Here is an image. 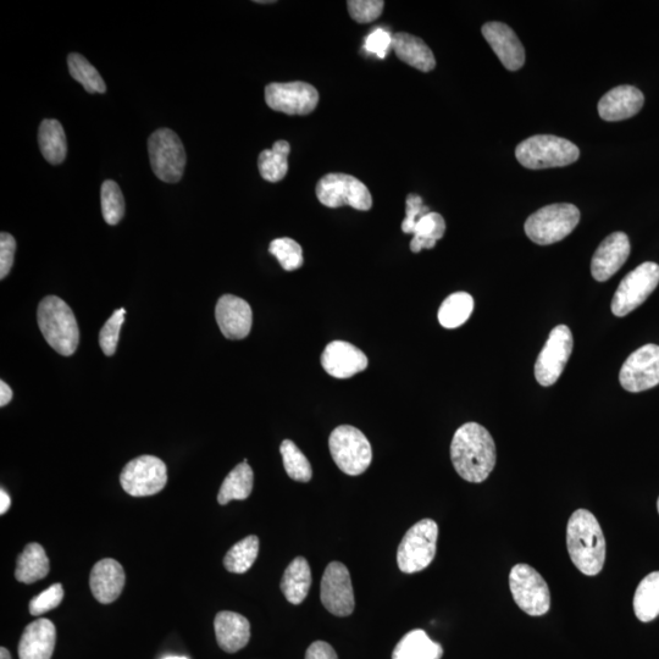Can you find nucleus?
I'll return each mask as SVG.
<instances>
[{
    "label": "nucleus",
    "instance_id": "nucleus-40",
    "mask_svg": "<svg viewBox=\"0 0 659 659\" xmlns=\"http://www.w3.org/2000/svg\"><path fill=\"white\" fill-rule=\"evenodd\" d=\"M126 309L120 308L104 324L99 334V345L105 356L112 357L118 347L121 328L125 321Z\"/></svg>",
    "mask_w": 659,
    "mask_h": 659
},
{
    "label": "nucleus",
    "instance_id": "nucleus-36",
    "mask_svg": "<svg viewBox=\"0 0 659 659\" xmlns=\"http://www.w3.org/2000/svg\"><path fill=\"white\" fill-rule=\"evenodd\" d=\"M71 77L81 83L88 93H104L107 86L98 70L81 54L71 53L68 57Z\"/></svg>",
    "mask_w": 659,
    "mask_h": 659
},
{
    "label": "nucleus",
    "instance_id": "nucleus-34",
    "mask_svg": "<svg viewBox=\"0 0 659 659\" xmlns=\"http://www.w3.org/2000/svg\"><path fill=\"white\" fill-rule=\"evenodd\" d=\"M445 232L446 221L441 214L430 212L424 215L414 227L411 251L413 253H419L424 248H434L437 241L441 240L443 235H445Z\"/></svg>",
    "mask_w": 659,
    "mask_h": 659
},
{
    "label": "nucleus",
    "instance_id": "nucleus-5",
    "mask_svg": "<svg viewBox=\"0 0 659 659\" xmlns=\"http://www.w3.org/2000/svg\"><path fill=\"white\" fill-rule=\"evenodd\" d=\"M580 221L574 204L557 203L537 210L526 220L525 234L540 246L553 245L572 234Z\"/></svg>",
    "mask_w": 659,
    "mask_h": 659
},
{
    "label": "nucleus",
    "instance_id": "nucleus-46",
    "mask_svg": "<svg viewBox=\"0 0 659 659\" xmlns=\"http://www.w3.org/2000/svg\"><path fill=\"white\" fill-rule=\"evenodd\" d=\"M306 659H339V657L328 642L315 641L308 647Z\"/></svg>",
    "mask_w": 659,
    "mask_h": 659
},
{
    "label": "nucleus",
    "instance_id": "nucleus-15",
    "mask_svg": "<svg viewBox=\"0 0 659 659\" xmlns=\"http://www.w3.org/2000/svg\"><path fill=\"white\" fill-rule=\"evenodd\" d=\"M320 598L323 605L336 617H348L356 607L351 574L345 564L331 562L321 579Z\"/></svg>",
    "mask_w": 659,
    "mask_h": 659
},
{
    "label": "nucleus",
    "instance_id": "nucleus-28",
    "mask_svg": "<svg viewBox=\"0 0 659 659\" xmlns=\"http://www.w3.org/2000/svg\"><path fill=\"white\" fill-rule=\"evenodd\" d=\"M51 563L40 544H29L16 562L15 578L20 583L33 584L47 577Z\"/></svg>",
    "mask_w": 659,
    "mask_h": 659
},
{
    "label": "nucleus",
    "instance_id": "nucleus-41",
    "mask_svg": "<svg viewBox=\"0 0 659 659\" xmlns=\"http://www.w3.org/2000/svg\"><path fill=\"white\" fill-rule=\"evenodd\" d=\"M384 5L382 0H351L347 3V8L354 21L370 24L380 18Z\"/></svg>",
    "mask_w": 659,
    "mask_h": 659
},
{
    "label": "nucleus",
    "instance_id": "nucleus-7",
    "mask_svg": "<svg viewBox=\"0 0 659 659\" xmlns=\"http://www.w3.org/2000/svg\"><path fill=\"white\" fill-rule=\"evenodd\" d=\"M329 448L337 467L350 476L367 472L373 461V450L367 436L351 425L337 426L332 431Z\"/></svg>",
    "mask_w": 659,
    "mask_h": 659
},
{
    "label": "nucleus",
    "instance_id": "nucleus-25",
    "mask_svg": "<svg viewBox=\"0 0 659 659\" xmlns=\"http://www.w3.org/2000/svg\"><path fill=\"white\" fill-rule=\"evenodd\" d=\"M392 49L403 63L411 65L412 68L423 73L435 69L436 59L433 51L418 37L406 32H398L392 36Z\"/></svg>",
    "mask_w": 659,
    "mask_h": 659
},
{
    "label": "nucleus",
    "instance_id": "nucleus-26",
    "mask_svg": "<svg viewBox=\"0 0 659 659\" xmlns=\"http://www.w3.org/2000/svg\"><path fill=\"white\" fill-rule=\"evenodd\" d=\"M312 586V570L304 557H297L286 568L281 580V591L291 605H301Z\"/></svg>",
    "mask_w": 659,
    "mask_h": 659
},
{
    "label": "nucleus",
    "instance_id": "nucleus-8",
    "mask_svg": "<svg viewBox=\"0 0 659 659\" xmlns=\"http://www.w3.org/2000/svg\"><path fill=\"white\" fill-rule=\"evenodd\" d=\"M513 600L531 617L544 616L551 607V592L546 580L529 564H517L509 574Z\"/></svg>",
    "mask_w": 659,
    "mask_h": 659
},
{
    "label": "nucleus",
    "instance_id": "nucleus-19",
    "mask_svg": "<svg viewBox=\"0 0 659 659\" xmlns=\"http://www.w3.org/2000/svg\"><path fill=\"white\" fill-rule=\"evenodd\" d=\"M215 318L226 339L243 340L251 332L252 308L240 297L232 295L221 297L215 308Z\"/></svg>",
    "mask_w": 659,
    "mask_h": 659
},
{
    "label": "nucleus",
    "instance_id": "nucleus-48",
    "mask_svg": "<svg viewBox=\"0 0 659 659\" xmlns=\"http://www.w3.org/2000/svg\"><path fill=\"white\" fill-rule=\"evenodd\" d=\"M11 500L7 492L3 489L0 490V514H5L9 511Z\"/></svg>",
    "mask_w": 659,
    "mask_h": 659
},
{
    "label": "nucleus",
    "instance_id": "nucleus-10",
    "mask_svg": "<svg viewBox=\"0 0 659 659\" xmlns=\"http://www.w3.org/2000/svg\"><path fill=\"white\" fill-rule=\"evenodd\" d=\"M317 197L329 208L352 207L368 212L373 207L369 188L357 177L347 174H328L317 185Z\"/></svg>",
    "mask_w": 659,
    "mask_h": 659
},
{
    "label": "nucleus",
    "instance_id": "nucleus-3",
    "mask_svg": "<svg viewBox=\"0 0 659 659\" xmlns=\"http://www.w3.org/2000/svg\"><path fill=\"white\" fill-rule=\"evenodd\" d=\"M37 321L48 345L64 357L73 356L79 347L80 330L73 312L62 298L48 296L37 310Z\"/></svg>",
    "mask_w": 659,
    "mask_h": 659
},
{
    "label": "nucleus",
    "instance_id": "nucleus-6",
    "mask_svg": "<svg viewBox=\"0 0 659 659\" xmlns=\"http://www.w3.org/2000/svg\"><path fill=\"white\" fill-rule=\"evenodd\" d=\"M439 539V525L433 519L414 524L403 536L397 551V564L402 573L422 572L433 563Z\"/></svg>",
    "mask_w": 659,
    "mask_h": 659
},
{
    "label": "nucleus",
    "instance_id": "nucleus-49",
    "mask_svg": "<svg viewBox=\"0 0 659 659\" xmlns=\"http://www.w3.org/2000/svg\"><path fill=\"white\" fill-rule=\"evenodd\" d=\"M0 659H11L10 652L9 650L5 649V647L0 649Z\"/></svg>",
    "mask_w": 659,
    "mask_h": 659
},
{
    "label": "nucleus",
    "instance_id": "nucleus-51",
    "mask_svg": "<svg viewBox=\"0 0 659 659\" xmlns=\"http://www.w3.org/2000/svg\"><path fill=\"white\" fill-rule=\"evenodd\" d=\"M256 3H258V4H270V3H274V2H269V0H258V2H256Z\"/></svg>",
    "mask_w": 659,
    "mask_h": 659
},
{
    "label": "nucleus",
    "instance_id": "nucleus-47",
    "mask_svg": "<svg viewBox=\"0 0 659 659\" xmlns=\"http://www.w3.org/2000/svg\"><path fill=\"white\" fill-rule=\"evenodd\" d=\"M11 400H13V391H11L8 384L0 381V407L7 406Z\"/></svg>",
    "mask_w": 659,
    "mask_h": 659
},
{
    "label": "nucleus",
    "instance_id": "nucleus-37",
    "mask_svg": "<svg viewBox=\"0 0 659 659\" xmlns=\"http://www.w3.org/2000/svg\"><path fill=\"white\" fill-rule=\"evenodd\" d=\"M282 461L287 475L298 483H309L313 470L306 456L291 440L282 441L280 446Z\"/></svg>",
    "mask_w": 659,
    "mask_h": 659
},
{
    "label": "nucleus",
    "instance_id": "nucleus-30",
    "mask_svg": "<svg viewBox=\"0 0 659 659\" xmlns=\"http://www.w3.org/2000/svg\"><path fill=\"white\" fill-rule=\"evenodd\" d=\"M254 474L251 465L241 463L226 476L220 487L218 502L226 506L231 501L247 500L253 491Z\"/></svg>",
    "mask_w": 659,
    "mask_h": 659
},
{
    "label": "nucleus",
    "instance_id": "nucleus-43",
    "mask_svg": "<svg viewBox=\"0 0 659 659\" xmlns=\"http://www.w3.org/2000/svg\"><path fill=\"white\" fill-rule=\"evenodd\" d=\"M430 213V208L425 207L423 198L418 195H409L406 199V219L402 223V231L404 234H413L415 225Z\"/></svg>",
    "mask_w": 659,
    "mask_h": 659
},
{
    "label": "nucleus",
    "instance_id": "nucleus-38",
    "mask_svg": "<svg viewBox=\"0 0 659 659\" xmlns=\"http://www.w3.org/2000/svg\"><path fill=\"white\" fill-rule=\"evenodd\" d=\"M102 214L105 223L119 224L125 214V199L123 192L115 181L107 180L101 188Z\"/></svg>",
    "mask_w": 659,
    "mask_h": 659
},
{
    "label": "nucleus",
    "instance_id": "nucleus-11",
    "mask_svg": "<svg viewBox=\"0 0 659 659\" xmlns=\"http://www.w3.org/2000/svg\"><path fill=\"white\" fill-rule=\"evenodd\" d=\"M659 284V265L646 262L625 276L614 293L612 313L618 318L634 312L646 302Z\"/></svg>",
    "mask_w": 659,
    "mask_h": 659
},
{
    "label": "nucleus",
    "instance_id": "nucleus-22",
    "mask_svg": "<svg viewBox=\"0 0 659 659\" xmlns=\"http://www.w3.org/2000/svg\"><path fill=\"white\" fill-rule=\"evenodd\" d=\"M90 586L94 598L103 605L118 600L125 586L123 566L115 559H102L92 569Z\"/></svg>",
    "mask_w": 659,
    "mask_h": 659
},
{
    "label": "nucleus",
    "instance_id": "nucleus-45",
    "mask_svg": "<svg viewBox=\"0 0 659 659\" xmlns=\"http://www.w3.org/2000/svg\"><path fill=\"white\" fill-rule=\"evenodd\" d=\"M365 49L371 54L384 59L392 49V36L384 29H376L370 33L365 41Z\"/></svg>",
    "mask_w": 659,
    "mask_h": 659
},
{
    "label": "nucleus",
    "instance_id": "nucleus-16",
    "mask_svg": "<svg viewBox=\"0 0 659 659\" xmlns=\"http://www.w3.org/2000/svg\"><path fill=\"white\" fill-rule=\"evenodd\" d=\"M620 385L629 392H642L659 385V346L639 348L623 364Z\"/></svg>",
    "mask_w": 659,
    "mask_h": 659
},
{
    "label": "nucleus",
    "instance_id": "nucleus-23",
    "mask_svg": "<svg viewBox=\"0 0 659 659\" xmlns=\"http://www.w3.org/2000/svg\"><path fill=\"white\" fill-rule=\"evenodd\" d=\"M57 629L51 620L41 618L27 625L19 644L20 659H51Z\"/></svg>",
    "mask_w": 659,
    "mask_h": 659
},
{
    "label": "nucleus",
    "instance_id": "nucleus-20",
    "mask_svg": "<svg viewBox=\"0 0 659 659\" xmlns=\"http://www.w3.org/2000/svg\"><path fill=\"white\" fill-rule=\"evenodd\" d=\"M481 32L506 69L517 71L523 68L524 47L511 27L502 22H487Z\"/></svg>",
    "mask_w": 659,
    "mask_h": 659
},
{
    "label": "nucleus",
    "instance_id": "nucleus-2",
    "mask_svg": "<svg viewBox=\"0 0 659 659\" xmlns=\"http://www.w3.org/2000/svg\"><path fill=\"white\" fill-rule=\"evenodd\" d=\"M567 547L575 567L587 577L602 572L606 562V539L600 523L587 509H578L567 526Z\"/></svg>",
    "mask_w": 659,
    "mask_h": 659
},
{
    "label": "nucleus",
    "instance_id": "nucleus-50",
    "mask_svg": "<svg viewBox=\"0 0 659 659\" xmlns=\"http://www.w3.org/2000/svg\"><path fill=\"white\" fill-rule=\"evenodd\" d=\"M163 659H190V658H187V657H184V656H181V657L180 656H169V657H165Z\"/></svg>",
    "mask_w": 659,
    "mask_h": 659
},
{
    "label": "nucleus",
    "instance_id": "nucleus-42",
    "mask_svg": "<svg viewBox=\"0 0 659 659\" xmlns=\"http://www.w3.org/2000/svg\"><path fill=\"white\" fill-rule=\"evenodd\" d=\"M64 598V589L62 584H54L49 586L47 590L41 592L40 595L33 597L30 602V613L32 616H41V614L52 611V609L59 607Z\"/></svg>",
    "mask_w": 659,
    "mask_h": 659
},
{
    "label": "nucleus",
    "instance_id": "nucleus-1",
    "mask_svg": "<svg viewBox=\"0 0 659 659\" xmlns=\"http://www.w3.org/2000/svg\"><path fill=\"white\" fill-rule=\"evenodd\" d=\"M451 459L462 479L468 483H483L496 465L495 441L484 426L478 423L464 424L453 436Z\"/></svg>",
    "mask_w": 659,
    "mask_h": 659
},
{
    "label": "nucleus",
    "instance_id": "nucleus-18",
    "mask_svg": "<svg viewBox=\"0 0 659 659\" xmlns=\"http://www.w3.org/2000/svg\"><path fill=\"white\" fill-rule=\"evenodd\" d=\"M630 249L629 237L624 232H613L606 237L592 257V278L600 282L611 279L627 262Z\"/></svg>",
    "mask_w": 659,
    "mask_h": 659
},
{
    "label": "nucleus",
    "instance_id": "nucleus-32",
    "mask_svg": "<svg viewBox=\"0 0 659 659\" xmlns=\"http://www.w3.org/2000/svg\"><path fill=\"white\" fill-rule=\"evenodd\" d=\"M290 143L287 141H276L273 148L265 149L258 158L260 175L265 181L279 182L289 171Z\"/></svg>",
    "mask_w": 659,
    "mask_h": 659
},
{
    "label": "nucleus",
    "instance_id": "nucleus-4",
    "mask_svg": "<svg viewBox=\"0 0 659 659\" xmlns=\"http://www.w3.org/2000/svg\"><path fill=\"white\" fill-rule=\"evenodd\" d=\"M515 157L526 169L562 168L577 162L580 151L573 142L552 135H537L515 149Z\"/></svg>",
    "mask_w": 659,
    "mask_h": 659
},
{
    "label": "nucleus",
    "instance_id": "nucleus-12",
    "mask_svg": "<svg viewBox=\"0 0 659 659\" xmlns=\"http://www.w3.org/2000/svg\"><path fill=\"white\" fill-rule=\"evenodd\" d=\"M574 339L566 325L552 329L544 348L535 363V378L541 386L555 385L572 356Z\"/></svg>",
    "mask_w": 659,
    "mask_h": 659
},
{
    "label": "nucleus",
    "instance_id": "nucleus-9",
    "mask_svg": "<svg viewBox=\"0 0 659 659\" xmlns=\"http://www.w3.org/2000/svg\"><path fill=\"white\" fill-rule=\"evenodd\" d=\"M149 159L155 176L166 184H176L184 176L186 151L184 145L169 129L153 132L148 140Z\"/></svg>",
    "mask_w": 659,
    "mask_h": 659
},
{
    "label": "nucleus",
    "instance_id": "nucleus-44",
    "mask_svg": "<svg viewBox=\"0 0 659 659\" xmlns=\"http://www.w3.org/2000/svg\"><path fill=\"white\" fill-rule=\"evenodd\" d=\"M16 241L8 232L0 235V279L4 280L13 268Z\"/></svg>",
    "mask_w": 659,
    "mask_h": 659
},
{
    "label": "nucleus",
    "instance_id": "nucleus-14",
    "mask_svg": "<svg viewBox=\"0 0 659 659\" xmlns=\"http://www.w3.org/2000/svg\"><path fill=\"white\" fill-rule=\"evenodd\" d=\"M265 102L275 112L287 115H308L319 103L317 88L302 81L270 83L265 88Z\"/></svg>",
    "mask_w": 659,
    "mask_h": 659
},
{
    "label": "nucleus",
    "instance_id": "nucleus-13",
    "mask_svg": "<svg viewBox=\"0 0 659 659\" xmlns=\"http://www.w3.org/2000/svg\"><path fill=\"white\" fill-rule=\"evenodd\" d=\"M168 483V469L162 459L141 456L125 465L120 484L127 494L146 497L159 494Z\"/></svg>",
    "mask_w": 659,
    "mask_h": 659
},
{
    "label": "nucleus",
    "instance_id": "nucleus-21",
    "mask_svg": "<svg viewBox=\"0 0 659 659\" xmlns=\"http://www.w3.org/2000/svg\"><path fill=\"white\" fill-rule=\"evenodd\" d=\"M645 97L639 88L624 85L613 88L598 103V114L605 121L614 123L633 118L644 107Z\"/></svg>",
    "mask_w": 659,
    "mask_h": 659
},
{
    "label": "nucleus",
    "instance_id": "nucleus-27",
    "mask_svg": "<svg viewBox=\"0 0 659 659\" xmlns=\"http://www.w3.org/2000/svg\"><path fill=\"white\" fill-rule=\"evenodd\" d=\"M442 656V646L422 629L409 631L392 653V659H441Z\"/></svg>",
    "mask_w": 659,
    "mask_h": 659
},
{
    "label": "nucleus",
    "instance_id": "nucleus-29",
    "mask_svg": "<svg viewBox=\"0 0 659 659\" xmlns=\"http://www.w3.org/2000/svg\"><path fill=\"white\" fill-rule=\"evenodd\" d=\"M38 145L48 163L62 164L68 153V143L62 124L58 120H43L38 130Z\"/></svg>",
    "mask_w": 659,
    "mask_h": 659
},
{
    "label": "nucleus",
    "instance_id": "nucleus-24",
    "mask_svg": "<svg viewBox=\"0 0 659 659\" xmlns=\"http://www.w3.org/2000/svg\"><path fill=\"white\" fill-rule=\"evenodd\" d=\"M218 644L227 653H236L246 647L251 639V624L246 617L235 612L224 611L214 620Z\"/></svg>",
    "mask_w": 659,
    "mask_h": 659
},
{
    "label": "nucleus",
    "instance_id": "nucleus-33",
    "mask_svg": "<svg viewBox=\"0 0 659 659\" xmlns=\"http://www.w3.org/2000/svg\"><path fill=\"white\" fill-rule=\"evenodd\" d=\"M473 310L474 298L467 292H457L443 301L437 318L443 328L457 329L467 323Z\"/></svg>",
    "mask_w": 659,
    "mask_h": 659
},
{
    "label": "nucleus",
    "instance_id": "nucleus-17",
    "mask_svg": "<svg viewBox=\"0 0 659 659\" xmlns=\"http://www.w3.org/2000/svg\"><path fill=\"white\" fill-rule=\"evenodd\" d=\"M320 361L326 373L336 379H351L369 365L365 353L346 341L329 343L321 354Z\"/></svg>",
    "mask_w": 659,
    "mask_h": 659
},
{
    "label": "nucleus",
    "instance_id": "nucleus-31",
    "mask_svg": "<svg viewBox=\"0 0 659 659\" xmlns=\"http://www.w3.org/2000/svg\"><path fill=\"white\" fill-rule=\"evenodd\" d=\"M634 612L642 623H650L659 616V572L641 581L634 595Z\"/></svg>",
    "mask_w": 659,
    "mask_h": 659
},
{
    "label": "nucleus",
    "instance_id": "nucleus-39",
    "mask_svg": "<svg viewBox=\"0 0 659 659\" xmlns=\"http://www.w3.org/2000/svg\"><path fill=\"white\" fill-rule=\"evenodd\" d=\"M269 252L278 259L281 267L286 271H295L303 265V249L292 238H276L270 243Z\"/></svg>",
    "mask_w": 659,
    "mask_h": 659
},
{
    "label": "nucleus",
    "instance_id": "nucleus-35",
    "mask_svg": "<svg viewBox=\"0 0 659 659\" xmlns=\"http://www.w3.org/2000/svg\"><path fill=\"white\" fill-rule=\"evenodd\" d=\"M259 553V539L256 535L245 537L230 548L224 558V567L227 572L245 574L257 561Z\"/></svg>",
    "mask_w": 659,
    "mask_h": 659
},
{
    "label": "nucleus",
    "instance_id": "nucleus-52",
    "mask_svg": "<svg viewBox=\"0 0 659 659\" xmlns=\"http://www.w3.org/2000/svg\"><path fill=\"white\" fill-rule=\"evenodd\" d=\"M657 508H658V513H659V498H658V502H657Z\"/></svg>",
    "mask_w": 659,
    "mask_h": 659
}]
</instances>
